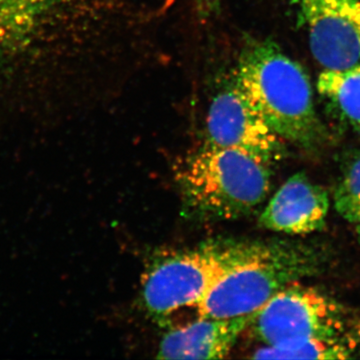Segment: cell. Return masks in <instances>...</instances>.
<instances>
[{
    "label": "cell",
    "mask_w": 360,
    "mask_h": 360,
    "mask_svg": "<svg viewBox=\"0 0 360 360\" xmlns=\"http://www.w3.org/2000/svg\"><path fill=\"white\" fill-rule=\"evenodd\" d=\"M234 84L283 141L309 151L326 142L309 75L271 40L246 42Z\"/></svg>",
    "instance_id": "cell-1"
},
{
    "label": "cell",
    "mask_w": 360,
    "mask_h": 360,
    "mask_svg": "<svg viewBox=\"0 0 360 360\" xmlns=\"http://www.w3.org/2000/svg\"><path fill=\"white\" fill-rule=\"evenodd\" d=\"M322 248L293 241H255L252 250L220 277L198 305V315L229 319L252 315L290 283L323 269Z\"/></svg>",
    "instance_id": "cell-2"
},
{
    "label": "cell",
    "mask_w": 360,
    "mask_h": 360,
    "mask_svg": "<svg viewBox=\"0 0 360 360\" xmlns=\"http://www.w3.org/2000/svg\"><path fill=\"white\" fill-rule=\"evenodd\" d=\"M271 167L243 151L206 144L177 172L184 207L206 220L250 214L269 195Z\"/></svg>",
    "instance_id": "cell-3"
},
{
    "label": "cell",
    "mask_w": 360,
    "mask_h": 360,
    "mask_svg": "<svg viewBox=\"0 0 360 360\" xmlns=\"http://www.w3.org/2000/svg\"><path fill=\"white\" fill-rule=\"evenodd\" d=\"M255 241H214L160 258L142 281V300L151 319L165 321L198 305L213 285L252 250Z\"/></svg>",
    "instance_id": "cell-4"
},
{
    "label": "cell",
    "mask_w": 360,
    "mask_h": 360,
    "mask_svg": "<svg viewBox=\"0 0 360 360\" xmlns=\"http://www.w3.org/2000/svg\"><path fill=\"white\" fill-rule=\"evenodd\" d=\"M248 326L265 345L360 336V323L347 307L300 281L285 286L250 315Z\"/></svg>",
    "instance_id": "cell-5"
},
{
    "label": "cell",
    "mask_w": 360,
    "mask_h": 360,
    "mask_svg": "<svg viewBox=\"0 0 360 360\" xmlns=\"http://www.w3.org/2000/svg\"><path fill=\"white\" fill-rule=\"evenodd\" d=\"M324 70L360 65V0H288Z\"/></svg>",
    "instance_id": "cell-6"
},
{
    "label": "cell",
    "mask_w": 360,
    "mask_h": 360,
    "mask_svg": "<svg viewBox=\"0 0 360 360\" xmlns=\"http://www.w3.org/2000/svg\"><path fill=\"white\" fill-rule=\"evenodd\" d=\"M206 132L207 146L236 149L271 165L283 155V139L234 84L213 98Z\"/></svg>",
    "instance_id": "cell-7"
},
{
    "label": "cell",
    "mask_w": 360,
    "mask_h": 360,
    "mask_svg": "<svg viewBox=\"0 0 360 360\" xmlns=\"http://www.w3.org/2000/svg\"><path fill=\"white\" fill-rule=\"evenodd\" d=\"M328 210L326 189L298 172L272 196L260 215L259 224L269 231L305 236L326 226Z\"/></svg>",
    "instance_id": "cell-8"
},
{
    "label": "cell",
    "mask_w": 360,
    "mask_h": 360,
    "mask_svg": "<svg viewBox=\"0 0 360 360\" xmlns=\"http://www.w3.org/2000/svg\"><path fill=\"white\" fill-rule=\"evenodd\" d=\"M250 315L220 319L200 316L182 328L163 335L156 359H221L248 328Z\"/></svg>",
    "instance_id": "cell-9"
},
{
    "label": "cell",
    "mask_w": 360,
    "mask_h": 360,
    "mask_svg": "<svg viewBox=\"0 0 360 360\" xmlns=\"http://www.w3.org/2000/svg\"><path fill=\"white\" fill-rule=\"evenodd\" d=\"M58 0H0V70L32 44Z\"/></svg>",
    "instance_id": "cell-10"
},
{
    "label": "cell",
    "mask_w": 360,
    "mask_h": 360,
    "mask_svg": "<svg viewBox=\"0 0 360 360\" xmlns=\"http://www.w3.org/2000/svg\"><path fill=\"white\" fill-rule=\"evenodd\" d=\"M316 85L336 116L360 129V65L342 70H323Z\"/></svg>",
    "instance_id": "cell-11"
},
{
    "label": "cell",
    "mask_w": 360,
    "mask_h": 360,
    "mask_svg": "<svg viewBox=\"0 0 360 360\" xmlns=\"http://www.w3.org/2000/svg\"><path fill=\"white\" fill-rule=\"evenodd\" d=\"M360 336L311 338L277 345H265L255 352L257 359H347L359 352Z\"/></svg>",
    "instance_id": "cell-12"
},
{
    "label": "cell",
    "mask_w": 360,
    "mask_h": 360,
    "mask_svg": "<svg viewBox=\"0 0 360 360\" xmlns=\"http://www.w3.org/2000/svg\"><path fill=\"white\" fill-rule=\"evenodd\" d=\"M335 207L350 224H360V150L348 156L333 193Z\"/></svg>",
    "instance_id": "cell-13"
},
{
    "label": "cell",
    "mask_w": 360,
    "mask_h": 360,
    "mask_svg": "<svg viewBox=\"0 0 360 360\" xmlns=\"http://www.w3.org/2000/svg\"><path fill=\"white\" fill-rule=\"evenodd\" d=\"M220 1L221 0H195L196 6L202 15H210L217 13L219 8Z\"/></svg>",
    "instance_id": "cell-14"
},
{
    "label": "cell",
    "mask_w": 360,
    "mask_h": 360,
    "mask_svg": "<svg viewBox=\"0 0 360 360\" xmlns=\"http://www.w3.org/2000/svg\"><path fill=\"white\" fill-rule=\"evenodd\" d=\"M355 229H356L357 238H359V243H360V224L355 225Z\"/></svg>",
    "instance_id": "cell-15"
}]
</instances>
